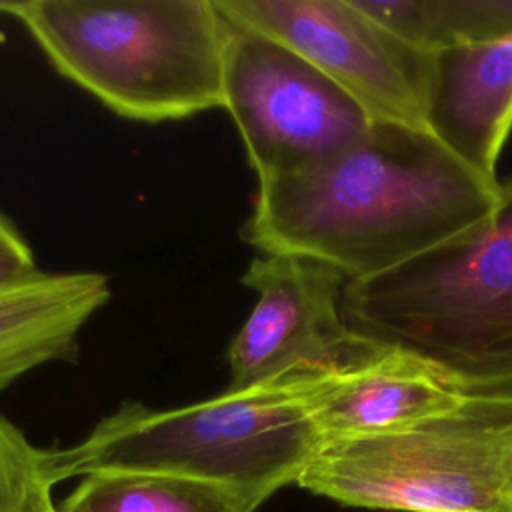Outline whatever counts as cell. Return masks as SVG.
<instances>
[{"label": "cell", "mask_w": 512, "mask_h": 512, "mask_svg": "<svg viewBox=\"0 0 512 512\" xmlns=\"http://www.w3.org/2000/svg\"><path fill=\"white\" fill-rule=\"evenodd\" d=\"M500 186L428 130L370 122L344 150L260 182L240 236L260 254L312 258L362 280L484 222Z\"/></svg>", "instance_id": "6da1fadb"}, {"label": "cell", "mask_w": 512, "mask_h": 512, "mask_svg": "<svg viewBox=\"0 0 512 512\" xmlns=\"http://www.w3.org/2000/svg\"><path fill=\"white\" fill-rule=\"evenodd\" d=\"M340 310L358 338L426 362L466 394L512 392V180L472 230L348 280Z\"/></svg>", "instance_id": "7a4b0ae2"}, {"label": "cell", "mask_w": 512, "mask_h": 512, "mask_svg": "<svg viewBox=\"0 0 512 512\" xmlns=\"http://www.w3.org/2000/svg\"><path fill=\"white\" fill-rule=\"evenodd\" d=\"M0 12L118 116L166 122L224 108L230 24L216 0H18Z\"/></svg>", "instance_id": "3957f363"}, {"label": "cell", "mask_w": 512, "mask_h": 512, "mask_svg": "<svg viewBox=\"0 0 512 512\" xmlns=\"http://www.w3.org/2000/svg\"><path fill=\"white\" fill-rule=\"evenodd\" d=\"M322 438L290 382L260 384L170 410L124 402L70 448L50 450L58 482L102 470L186 476L260 504L298 476Z\"/></svg>", "instance_id": "277c9868"}, {"label": "cell", "mask_w": 512, "mask_h": 512, "mask_svg": "<svg viewBox=\"0 0 512 512\" xmlns=\"http://www.w3.org/2000/svg\"><path fill=\"white\" fill-rule=\"evenodd\" d=\"M296 484L358 508L512 512V392L470 394L400 430L324 440Z\"/></svg>", "instance_id": "5b68a950"}, {"label": "cell", "mask_w": 512, "mask_h": 512, "mask_svg": "<svg viewBox=\"0 0 512 512\" xmlns=\"http://www.w3.org/2000/svg\"><path fill=\"white\" fill-rule=\"evenodd\" d=\"M228 24L222 110L240 132L258 184L300 172L368 132L364 110L310 62Z\"/></svg>", "instance_id": "8992f818"}, {"label": "cell", "mask_w": 512, "mask_h": 512, "mask_svg": "<svg viewBox=\"0 0 512 512\" xmlns=\"http://www.w3.org/2000/svg\"><path fill=\"white\" fill-rule=\"evenodd\" d=\"M222 16L286 46L338 88L370 122L426 128L434 54L366 14L356 0H216Z\"/></svg>", "instance_id": "52a82bcc"}, {"label": "cell", "mask_w": 512, "mask_h": 512, "mask_svg": "<svg viewBox=\"0 0 512 512\" xmlns=\"http://www.w3.org/2000/svg\"><path fill=\"white\" fill-rule=\"evenodd\" d=\"M240 280L258 298L226 350L232 390L328 372L378 346L346 326L340 300L348 278L328 264L260 254Z\"/></svg>", "instance_id": "ba28073f"}, {"label": "cell", "mask_w": 512, "mask_h": 512, "mask_svg": "<svg viewBox=\"0 0 512 512\" xmlns=\"http://www.w3.org/2000/svg\"><path fill=\"white\" fill-rule=\"evenodd\" d=\"M288 382L322 442L400 430L444 414L470 396L426 362L386 346Z\"/></svg>", "instance_id": "9c48e42d"}, {"label": "cell", "mask_w": 512, "mask_h": 512, "mask_svg": "<svg viewBox=\"0 0 512 512\" xmlns=\"http://www.w3.org/2000/svg\"><path fill=\"white\" fill-rule=\"evenodd\" d=\"M426 128L488 182L512 132V30L434 54Z\"/></svg>", "instance_id": "30bf717a"}, {"label": "cell", "mask_w": 512, "mask_h": 512, "mask_svg": "<svg viewBox=\"0 0 512 512\" xmlns=\"http://www.w3.org/2000/svg\"><path fill=\"white\" fill-rule=\"evenodd\" d=\"M98 272H36L0 288V392L24 374L74 356L78 334L106 306Z\"/></svg>", "instance_id": "8fae6325"}, {"label": "cell", "mask_w": 512, "mask_h": 512, "mask_svg": "<svg viewBox=\"0 0 512 512\" xmlns=\"http://www.w3.org/2000/svg\"><path fill=\"white\" fill-rule=\"evenodd\" d=\"M250 494L208 480L160 472L102 470L84 476L58 512H254Z\"/></svg>", "instance_id": "7c38bea8"}, {"label": "cell", "mask_w": 512, "mask_h": 512, "mask_svg": "<svg viewBox=\"0 0 512 512\" xmlns=\"http://www.w3.org/2000/svg\"><path fill=\"white\" fill-rule=\"evenodd\" d=\"M356 4L428 54L492 40L512 30V0H356Z\"/></svg>", "instance_id": "4fadbf2b"}, {"label": "cell", "mask_w": 512, "mask_h": 512, "mask_svg": "<svg viewBox=\"0 0 512 512\" xmlns=\"http://www.w3.org/2000/svg\"><path fill=\"white\" fill-rule=\"evenodd\" d=\"M50 450L34 446L24 432L0 416V512H58Z\"/></svg>", "instance_id": "5bb4252c"}, {"label": "cell", "mask_w": 512, "mask_h": 512, "mask_svg": "<svg viewBox=\"0 0 512 512\" xmlns=\"http://www.w3.org/2000/svg\"><path fill=\"white\" fill-rule=\"evenodd\" d=\"M36 256L16 224L0 212V288L34 276Z\"/></svg>", "instance_id": "9a60e30c"}]
</instances>
